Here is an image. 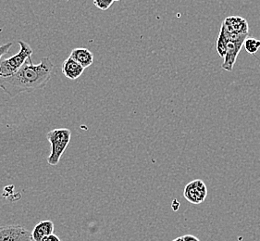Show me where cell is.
<instances>
[{"label": "cell", "instance_id": "1", "mask_svg": "<svg viewBox=\"0 0 260 241\" xmlns=\"http://www.w3.org/2000/svg\"><path fill=\"white\" fill-rule=\"evenodd\" d=\"M54 64L48 57L41 59L39 64H34L31 57L21 69L8 77H0V88L14 98L25 92L44 88L52 76Z\"/></svg>", "mask_w": 260, "mask_h": 241}, {"label": "cell", "instance_id": "2", "mask_svg": "<svg viewBox=\"0 0 260 241\" xmlns=\"http://www.w3.org/2000/svg\"><path fill=\"white\" fill-rule=\"evenodd\" d=\"M72 137V132L67 128H57L47 134V139L51 145L50 155L47 158V163L52 166L57 165L63 153L68 147Z\"/></svg>", "mask_w": 260, "mask_h": 241}, {"label": "cell", "instance_id": "3", "mask_svg": "<svg viewBox=\"0 0 260 241\" xmlns=\"http://www.w3.org/2000/svg\"><path fill=\"white\" fill-rule=\"evenodd\" d=\"M20 51L11 58H6L0 64V77H8L18 72L21 66L30 58L32 54V48L28 43L19 41Z\"/></svg>", "mask_w": 260, "mask_h": 241}, {"label": "cell", "instance_id": "4", "mask_svg": "<svg viewBox=\"0 0 260 241\" xmlns=\"http://www.w3.org/2000/svg\"><path fill=\"white\" fill-rule=\"evenodd\" d=\"M224 27V26H223ZM225 29V28H224ZM226 34L229 38L226 55L224 57L223 64L221 68L232 72L234 70V63H236L237 57L239 55L242 47L245 44V39L248 37V35H238V34H232L225 29Z\"/></svg>", "mask_w": 260, "mask_h": 241}, {"label": "cell", "instance_id": "5", "mask_svg": "<svg viewBox=\"0 0 260 241\" xmlns=\"http://www.w3.org/2000/svg\"><path fill=\"white\" fill-rule=\"evenodd\" d=\"M183 196L192 204H201L208 197L207 185L203 180L196 179L185 186Z\"/></svg>", "mask_w": 260, "mask_h": 241}, {"label": "cell", "instance_id": "6", "mask_svg": "<svg viewBox=\"0 0 260 241\" xmlns=\"http://www.w3.org/2000/svg\"><path fill=\"white\" fill-rule=\"evenodd\" d=\"M0 241H32L31 233L18 225L0 226Z\"/></svg>", "mask_w": 260, "mask_h": 241}, {"label": "cell", "instance_id": "7", "mask_svg": "<svg viewBox=\"0 0 260 241\" xmlns=\"http://www.w3.org/2000/svg\"><path fill=\"white\" fill-rule=\"evenodd\" d=\"M224 28L232 34L248 35V23L240 16H230L222 22Z\"/></svg>", "mask_w": 260, "mask_h": 241}, {"label": "cell", "instance_id": "8", "mask_svg": "<svg viewBox=\"0 0 260 241\" xmlns=\"http://www.w3.org/2000/svg\"><path fill=\"white\" fill-rule=\"evenodd\" d=\"M54 223L52 221L45 220L41 221L35 226L31 232V237L32 240L44 241L47 236L54 233Z\"/></svg>", "mask_w": 260, "mask_h": 241}, {"label": "cell", "instance_id": "9", "mask_svg": "<svg viewBox=\"0 0 260 241\" xmlns=\"http://www.w3.org/2000/svg\"><path fill=\"white\" fill-rule=\"evenodd\" d=\"M84 68L74 58L69 57L62 64V73L70 80H76L83 74Z\"/></svg>", "mask_w": 260, "mask_h": 241}, {"label": "cell", "instance_id": "10", "mask_svg": "<svg viewBox=\"0 0 260 241\" xmlns=\"http://www.w3.org/2000/svg\"><path fill=\"white\" fill-rule=\"evenodd\" d=\"M70 57L74 58L84 69L88 68L94 63L93 53L88 49L83 48V47H78V48L73 49Z\"/></svg>", "mask_w": 260, "mask_h": 241}, {"label": "cell", "instance_id": "11", "mask_svg": "<svg viewBox=\"0 0 260 241\" xmlns=\"http://www.w3.org/2000/svg\"><path fill=\"white\" fill-rule=\"evenodd\" d=\"M228 41L229 38L226 34V31L224 29L223 25H221L220 28V32H219V37L217 40V44H216V47H217V52L219 54L221 58L225 57L226 55V50H227V45H228Z\"/></svg>", "mask_w": 260, "mask_h": 241}, {"label": "cell", "instance_id": "12", "mask_svg": "<svg viewBox=\"0 0 260 241\" xmlns=\"http://www.w3.org/2000/svg\"><path fill=\"white\" fill-rule=\"evenodd\" d=\"M245 50L251 55H255L260 47V40H256L253 37H247L245 39Z\"/></svg>", "mask_w": 260, "mask_h": 241}, {"label": "cell", "instance_id": "13", "mask_svg": "<svg viewBox=\"0 0 260 241\" xmlns=\"http://www.w3.org/2000/svg\"><path fill=\"white\" fill-rule=\"evenodd\" d=\"M113 2L114 0H94V5L101 11H107L113 4Z\"/></svg>", "mask_w": 260, "mask_h": 241}, {"label": "cell", "instance_id": "14", "mask_svg": "<svg viewBox=\"0 0 260 241\" xmlns=\"http://www.w3.org/2000/svg\"><path fill=\"white\" fill-rule=\"evenodd\" d=\"M11 46H12V43L11 42L7 43L5 45L0 46V59H1L3 55H5V54L9 52V50H10ZM0 64H1V62H0Z\"/></svg>", "mask_w": 260, "mask_h": 241}, {"label": "cell", "instance_id": "15", "mask_svg": "<svg viewBox=\"0 0 260 241\" xmlns=\"http://www.w3.org/2000/svg\"><path fill=\"white\" fill-rule=\"evenodd\" d=\"M44 241H61L60 240V238L57 236V235H55L54 233L51 234V235H49V236H47V238L45 239Z\"/></svg>", "mask_w": 260, "mask_h": 241}, {"label": "cell", "instance_id": "16", "mask_svg": "<svg viewBox=\"0 0 260 241\" xmlns=\"http://www.w3.org/2000/svg\"><path fill=\"white\" fill-rule=\"evenodd\" d=\"M182 237H183V241H200L197 236H192V235H185Z\"/></svg>", "mask_w": 260, "mask_h": 241}, {"label": "cell", "instance_id": "17", "mask_svg": "<svg viewBox=\"0 0 260 241\" xmlns=\"http://www.w3.org/2000/svg\"><path fill=\"white\" fill-rule=\"evenodd\" d=\"M172 241H183V237H182V236H179V237L175 238V239H173Z\"/></svg>", "mask_w": 260, "mask_h": 241}, {"label": "cell", "instance_id": "18", "mask_svg": "<svg viewBox=\"0 0 260 241\" xmlns=\"http://www.w3.org/2000/svg\"><path fill=\"white\" fill-rule=\"evenodd\" d=\"M114 1H120V0H114Z\"/></svg>", "mask_w": 260, "mask_h": 241}, {"label": "cell", "instance_id": "19", "mask_svg": "<svg viewBox=\"0 0 260 241\" xmlns=\"http://www.w3.org/2000/svg\"><path fill=\"white\" fill-rule=\"evenodd\" d=\"M32 241H35V240H32Z\"/></svg>", "mask_w": 260, "mask_h": 241}]
</instances>
